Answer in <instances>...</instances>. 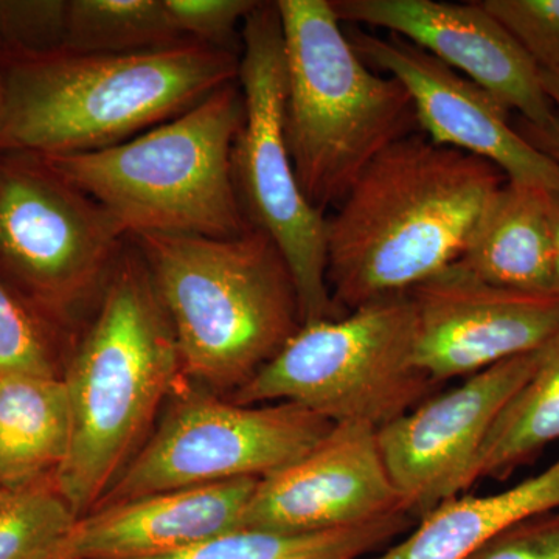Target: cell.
Instances as JSON below:
<instances>
[{"mask_svg": "<svg viewBox=\"0 0 559 559\" xmlns=\"http://www.w3.org/2000/svg\"><path fill=\"white\" fill-rule=\"evenodd\" d=\"M540 349L514 356L433 393L417 407L378 429L390 477L415 521L459 485L511 396L532 377Z\"/></svg>", "mask_w": 559, "mask_h": 559, "instance_id": "cell-12", "label": "cell"}, {"mask_svg": "<svg viewBox=\"0 0 559 559\" xmlns=\"http://www.w3.org/2000/svg\"><path fill=\"white\" fill-rule=\"evenodd\" d=\"M66 2H0V50L62 49Z\"/></svg>", "mask_w": 559, "mask_h": 559, "instance_id": "cell-26", "label": "cell"}, {"mask_svg": "<svg viewBox=\"0 0 559 559\" xmlns=\"http://www.w3.org/2000/svg\"><path fill=\"white\" fill-rule=\"evenodd\" d=\"M79 520L53 476L0 491V559H60L58 549Z\"/></svg>", "mask_w": 559, "mask_h": 559, "instance_id": "cell-23", "label": "cell"}, {"mask_svg": "<svg viewBox=\"0 0 559 559\" xmlns=\"http://www.w3.org/2000/svg\"><path fill=\"white\" fill-rule=\"evenodd\" d=\"M0 491H2V489H0Z\"/></svg>", "mask_w": 559, "mask_h": 559, "instance_id": "cell-33", "label": "cell"}, {"mask_svg": "<svg viewBox=\"0 0 559 559\" xmlns=\"http://www.w3.org/2000/svg\"><path fill=\"white\" fill-rule=\"evenodd\" d=\"M460 261L500 288L557 296L549 191L507 179L481 210Z\"/></svg>", "mask_w": 559, "mask_h": 559, "instance_id": "cell-17", "label": "cell"}, {"mask_svg": "<svg viewBox=\"0 0 559 559\" xmlns=\"http://www.w3.org/2000/svg\"><path fill=\"white\" fill-rule=\"evenodd\" d=\"M539 70L559 69V0H481Z\"/></svg>", "mask_w": 559, "mask_h": 559, "instance_id": "cell-25", "label": "cell"}, {"mask_svg": "<svg viewBox=\"0 0 559 559\" xmlns=\"http://www.w3.org/2000/svg\"><path fill=\"white\" fill-rule=\"evenodd\" d=\"M540 84L544 92L557 110L559 119V69L558 70H539Z\"/></svg>", "mask_w": 559, "mask_h": 559, "instance_id": "cell-31", "label": "cell"}, {"mask_svg": "<svg viewBox=\"0 0 559 559\" xmlns=\"http://www.w3.org/2000/svg\"><path fill=\"white\" fill-rule=\"evenodd\" d=\"M549 218L554 238L555 294L559 299V194L549 193Z\"/></svg>", "mask_w": 559, "mask_h": 559, "instance_id": "cell-30", "label": "cell"}, {"mask_svg": "<svg viewBox=\"0 0 559 559\" xmlns=\"http://www.w3.org/2000/svg\"><path fill=\"white\" fill-rule=\"evenodd\" d=\"M514 128L520 132L522 138L527 140L530 145L535 146L540 153L551 157L559 164V120L547 128H538L535 124L528 123L527 120L518 117L513 121Z\"/></svg>", "mask_w": 559, "mask_h": 559, "instance_id": "cell-29", "label": "cell"}, {"mask_svg": "<svg viewBox=\"0 0 559 559\" xmlns=\"http://www.w3.org/2000/svg\"><path fill=\"white\" fill-rule=\"evenodd\" d=\"M415 360L437 385L543 348L559 333L557 296L500 288L457 260L407 293Z\"/></svg>", "mask_w": 559, "mask_h": 559, "instance_id": "cell-11", "label": "cell"}, {"mask_svg": "<svg viewBox=\"0 0 559 559\" xmlns=\"http://www.w3.org/2000/svg\"><path fill=\"white\" fill-rule=\"evenodd\" d=\"M139 250L178 342L183 373L237 392L304 325L293 275L270 235L150 234Z\"/></svg>", "mask_w": 559, "mask_h": 559, "instance_id": "cell-4", "label": "cell"}, {"mask_svg": "<svg viewBox=\"0 0 559 559\" xmlns=\"http://www.w3.org/2000/svg\"><path fill=\"white\" fill-rule=\"evenodd\" d=\"M466 559H559V510L503 530Z\"/></svg>", "mask_w": 559, "mask_h": 559, "instance_id": "cell-28", "label": "cell"}, {"mask_svg": "<svg viewBox=\"0 0 559 559\" xmlns=\"http://www.w3.org/2000/svg\"><path fill=\"white\" fill-rule=\"evenodd\" d=\"M190 40L176 31L164 0H70L62 49L138 53Z\"/></svg>", "mask_w": 559, "mask_h": 559, "instance_id": "cell-22", "label": "cell"}, {"mask_svg": "<svg viewBox=\"0 0 559 559\" xmlns=\"http://www.w3.org/2000/svg\"><path fill=\"white\" fill-rule=\"evenodd\" d=\"M507 176L423 132L382 151L326 218V283L340 310L407 294L460 260Z\"/></svg>", "mask_w": 559, "mask_h": 559, "instance_id": "cell-1", "label": "cell"}, {"mask_svg": "<svg viewBox=\"0 0 559 559\" xmlns=\"http://www.w3.org/2000/svg\"><path fill=\"white\" fill-rule=\"evenodd\" d=\"M331 428L329 419L293 403L245 406L187 396L95 509L175 489L263 479L307 454Z\"/></svg>", "mask_w": 559, "mask_h": 559, "instance_id": "cell-10", "label": "cell"}, {"mask_svg": "<svg viewBox=\"0 0 559 559\" xmlns=\"http://www.w3.org/2000/svg\"><path fill=\"white\" fill-rule=\"evenodd\" d=\"M168 16L183 38L231 49L229 40L240 22L260 2L253 0H164Z\"/></svg>", "mask_w": 559, "mask_h": 559, "instance_id": "cell-27", "label": "cell"}, {"mask_svg": "<svg viewBox=\"0 0 559 559\" xmlns=\"http://www.w3.org/2000/svg\"><path fill=\"white\" fill-rule=\"evenodd\" d=\"M341 22L384 28L462 73L538 128L558 121L539 69L480 2L331 0Z\"/></svg>", "mask_w": 559, "mask_h": 559, "instance_id": "cell-15", "label": "cell"}, {"mask_svg": "<svg viewBox=\"0 0 559 559\" xmlns=\"http://www.w3.org/2000/svg\"><path fill=\"white\" fill-rule=\"evenodd\" d=\"M347 35L360 60L403 84L426 138L488 160L509 180L559 194L558 162L522 138L495 95L400 36Z\"/></svg>", "mask_w": 559, "mask_h": 559, "instance_id": "cell-13", "label": "cell"}, {"mask_svg": "<svg viewBox=\"0 0 559 559\" xmlns=\"http://www.w3.org/2000/svg\"><path fill=\"white\" fill-rule=\"evenodd\" d=\"M70 412L58 377H0V489L53 476L68 455Z\"/></svg>", "mask_w": 559, "mask_h": 559, "instance_id": "cell-19", "label": "cell"}, {"mask_svg": "<svg viewBox=\"0 0 559 559\" xmlns=\"http://www.w3.org/2000/svg\"><path fill=\"white\" fill-rule=\"evenodd\" d=\"M286 61L285 134L301 193L325 215L412 132L403 84L360 60L331 0H277Z\"/></svg>", "mask_w": 559, "mask_h": 559, "instance_id": "cell-6", "label": "cell"}, {"mask_svg": "<svg viewBox=\"0 0 559 559\" xmlns=\"http://www.w3.org/2000/svg\"><path fill=\"white\" fill-rule=\"evenodd\" d=\"M400 513L409 514L382 457L378 429L347 421L333 425L296 462L260 479L241 527L311 533Z\"/></svg>", "mask_w": 559, "mask_h": 559, "instance_id": "cell-14", "label": "cell"}, {"mask_svg": "<svg viewBox=\"0 0 559 559\" xmlns=\"http://www.w3.org/2000/svg\"><path fill=\"white\" fill-rule=\"evenodd\" d=\"M131 246L62 378L70 440L53 481L76 518L91 513L127 468L182 371L170 318Z\"/></svg>", "mask_w": 559, "mask_h": 559, "instance_id": "cell-3", "label": "cell"}, {"mask_svg": "<svg viewBox=\"0 0 559 559\" xmlns=\"http://www.w3.org/2000/svg\"><path fill=\"white\" fill-rule=\"evenodd\" d=\"M558 510L559 457L503 491L444 500L400 540L367 559H466L503 530Z\"/></svg>", "mask_w": 559, "mask_h": 559, "instance_id": "cell-18", "label": "cell"}, {"mask_svg": "<svg viewBox=\"0 0 559 559\" xmlns=\"http://www.w3.org/2000/svg\"><path fill=\"white\" fill-rule=\"evenodd\" d=\"M415 342L407 294L370 301L340 318L301 325L230 401L293 403L333 425L359 421L381 429L439 388L417 366Z\"/></svg>", "mask_w": 559, "mask_h": 559, "instance_id": "cell-7", "label": "cell"}, {"mask_svg": "<svg viewBox=\"0 0 559 559\" xmlns=\"http://www.w3.org/2000/svg\"><path fill=\"white\" fill-rule=\"evenodd\" d=\"M242 119V92L234 81L119 145L38 159L102 205L128 238L240 237L252 227L234 171Z\"/></svg>", "mask_w": 559, "mask_h": 559, "instance_id": "cell-5", "label": "cell"}, {"mask_svg": "<svg viewBox=\"0 0 559 559\" xmlns=\"http://www.w3.org/2000/svg\"><path fill=\"white\" fill-rule=\"evenodd\" d=\"M102 205L35 156L0 154V271L55 318L103 296L128 248Z\"/></svg>", "mask_w": 559, "mask_h": 559, "instance_id": "cell-9", "label": "cell"}, {"mask_svg": "<svg viewBox=\"0 0 559 559\" xmlns=\"http://www.w3.org/2000/svg\"><path fill=\"white\" fill-rule=\"evenodd\" d=\"M558 440L559 333L540 349L539 362L532 377L496 418L460 480L459 495L488 477L506 479Z\"/></svg>", "mask_w": 559, "mask_h": 559, "instance_id": "cell-20", "label": "cell"}, {"mask_svg": "<svg viewBox=\"0 0 559 559\" xmlns=\"http://www.w3.org/2000/svg\"><path fill=\"white\" fill-rule=\"evenodd\" d=\"M238 76L240 53L198 40L138 53L0 50V154L109 148Z\"/></svg>", "mask_w": 559, "mask_h": 559, "instance_id": "cell-2", "label": "cell"}, {"mask_svg": "<svg viewBox=\"0 0 559 559\" xmlns=\"http://www.w3.org/2000/svg\"><path fill=\"white\" fill-rule=\"evenodd\" d=\"M240 83L245 119L234 150L235 182L250 226L275 242L288 264L301 322L340 318L326 283V218L301 193L285 134L286 61L275 2L242 22Z\"/></svg>", "mask_w": 559, "mask_h": 559, "instance_id": "cell-8", "label": "cell"}, {"mask_svg": "<svg viewBox=\"0 0 559 559\" xmlns=\"http://www.w3.org/2000/svg\"><path fill=\"white\" fill-rule=\"evenodd\" d=\"M406 513L311 533L235 528L167 557L150 559H367L415 525Z\"/></svg>", "mask_w": 559, "mask_h": 559, "instance_id": "cell-21", "label": "cell"}, {"mask_svg": "<svg viewBox=\"0 0 559 559\" xmlns=\"http://www.w3.org/2000/svg\"><path fill=\"white\" fill-rule=\"evenodd\" d=\"M57 377L49 334L38 312L0 278V377Z\"/></svg>", "mask_w": 559, "mask_h": 559, "instance_id": "cell-24", "label": "cell"}, {"mask_svg": "<svg viewBox=\"0 0 559 559\" xmlns=\"http://www.w3.org/2000/svg\"><path fill=\"white\" fill-rule=\"evenodd\" d=\"M0 47H2V40H0Z\"/></svg>", "mask_w": 559, "mask_h": 559, "instance_id": "cell-32", "label": "cell"}, {"mask_svg": "<svg viewBox=\"0 0 559 559\" xmlns=\"http://www.w3.org/2000/svg\"><path fill=\"white\" fill-rule=\"evenodd\" d=\"M260 479H237L156 492L98 507L73 522L60 559L167 557L240 528Z\"/></svg>", "mask_w": 559, "mask_h": 559, "instance_id": "cell-16", "label": "cell"}]
</instances>
